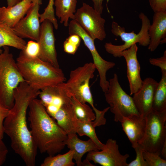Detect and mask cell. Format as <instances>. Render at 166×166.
I'll list each match as a JSON object with an SVG mask.
<instances>
[{
    "instance_id": "15",
    "label": "cell",
    "mask_w": 166,
    "mask_h": 166,
    "mask_svg": "<svg viewBox=\"0 0 166 166\" xmlns=\"http://www.w3.org/2000/svg\"><path fill=\"white\" fill-rule=\"evenodd\" d=\"M138 49L136 44H134L122 51L120 54L121 57H124L126 62L127 77L131 95H133L140 89L143 82L140 77V67L137 56Z\"/></svg>"
},
{
    "instance_id": "5",
    "label": "cell",
    "mask_w": 166,
    "mask_h": 166,
    "mask_svg": "<svg viewBox=\"0 0 166 166\" xmlns=\"http://www.w3.org/2000/svg\"><path fill=\"white\" fill-rule=\"evenodd\" d=\"M0 53V104L10 109L14 101V92L24 80L8 46Z\"/></svg>"
},
{
    "instance_id": "11",
    "label": "cell",
    "mask_w": 166,
    "mask_h": 166,
    "mask_svg": "<svg viewBox=\"0 0 166 166\" xmlns=\"http://www.w3.org/2000/svg\"><path fill=\"white\" fill-rule=\"evenodd\" d=\"M129 155L121 154L116 140L109 139L100 151L88 152L86 159L102 166H128L127 159Z\"/></svg>"
},
{
    "instance_id": "32",
    "label": "cell",
    "mask_w": 166,
    "mask_h": 166,
    "mask_svg": "<svg viewBox=\"0 0 166 166\" xmlns=\"http://www.w3.org/2000/svg\"><path fill=\"white\" fill-rule=\"evenodd\" d=\"M148 0L154 13L166 11V0Z\"/></svg>"
},
{
    "instance_id": "20",
    "label": "cell",
    "mask_w": 166,
    "mask_h": 166,
    "mask_svg": "<svg viewBox=\"0 0 166 166\" xmlns=\"http://www.w3.org/2000/svg\"><path fill=\"white\" fill-rule=\"evenodd\" d=\"M65 144L73 152V159L77 166H83L81 159L86 153L99 151L96 144L91 139L84 141L79 139L76 134L68 137Z\"/></svg>"
},
{
    "instance_id": "29",
    "label": "cell",
    "mask_w": 166,
    "mask_h": 166,
    "mask_svg": "<svg viewBox=\"0 0 166 166\" xmlns=\"http://www.w3.org/2000/svg\"><path fill=\"white\" fill-rule=\"evenodd\" d=\"M22 51L29 57H38L40 52V45L38 42L30 41L26 43L25 49Z\"/></svg>"
},
{
    "instance_id": "36",
    "label": "cell",
    "mask_w": 166,
    "mask_h": 166,
    "mask_svg": "<svg viewBox=\"0 0 166 166\" xmlns=\"http://www.w3.org/2000/svg\"><path fill=\"white\" fill-rule=\"evenodd\" d=\"M81 39L80 37L77 34L70 35V36L66 39L68 42L78 47L80 45Z\"/></svg>"
},
{
    "instance_id": "14",
    "label": "cell",
    "mask_w": 166,
    "mask_h": 166,
    "mask_svg": "<svg viewBox=\"0 0 166 166\" xmlns=\"http://www.w3.org/2000/svg\"><path fill=\"white\" fill-rule=\"evenodd\" d=\"M158 82L152 78L147 77L143 81L141 87L132 97L139 114L145 117L152 109L154 94Z\"/></svg>"
},
{
    "instance_id": "13",
    "label": "cell",
    "mask_w": 166,
    "mask_h": 166,
    "mask_svg": "<svg viewBox=\"0 0 166 166\" xmlns=\"http://www.w3.org/2000/svg\"><path fill=\"white\" fill-rule=\"evenodd\" d=\"M40 5L33 4L26 14L12 29L15 33L23 39L27 38L38 42L40 35Z\"/></svg>"
},
{
    "instance_id": "35",
    "label": "cell",
    "mask_w": 166,
    "mask_h": 166,
    "mask_svg": "<svg viewBox=\"0 0 166 166\" xmlns=\"http://www.w3.org/2000/svg\"><path fill=\"white\" fill-rule=\"evenodd\" d=\"M63 48L64 51L66 53L74 54L76 52L78 47L66 39L63 43Z\"/></svg>"
},
{
    "instance_id": "33",
    "label": "cell",
    "mask_w": 166,
    "mask_h": 166,
    "mask_svg": "<svg viewBox=\"0 0 166 166\" xmlns=\"http://www.w3.org/2000/svg\"><path fill=\"white\" fill-rule=\"evenodd\" d=\"M10 109L0 104V137L2 139L4 133V121L9 114Z\"/></svg>"
},
{
    "instance_id": "40",
    "label": "cell",
    "mask_w": 166,
    "mask_h": 166,
    "mask_svg": "<svg viewBox=\"0 0 166 166\" xmlns=\"http://www.w3.org/2000/svg\"><path fill=\"white\" fill-rule=\"evenodd\" d=\"M32 1L33 4L38 3L40 5L42 4V0H32Z\"/></svg>"
},
{
    "instance_id": "8",
    "label": "cell",
    "mask_w": 166,
    "mask_h": 166,
    "mask_svg": "<svg viewBox=\"0 0 166 166\" xmlns=\"http://www.w3.org/2000/svg\"><path fill=\"white\" fill-rule=\"evenodd\" d=\"M109 86L104 93L106 101L109 105L110 111L114 115V120L121 122L124 118L140 115L134 103L132 97L122 89L117 74L109 80Z\"/></svg>"
},
{
    "instance_id": "18",
    "label": "cell",
    "mask_w": 166,
    "mask_h": 166,
    "mask_svg": "<svg viewBox=\"0 0 166 166\" xmlns=\"http://www.w3.org/2000/svg\"><path fill=\"white\" fill-rule=\"evenodd\" d=\"M32 0H22L10 7H0V21L12 28L26 14L33 5Z\"/></svg>"
},
{
    "instance_id": "37",
    "label": "cell",
    "mask_w": 166,
    "mask_h": 166,
    "mask_svg": "<svg viewBox=\"0 0 166 166\" xmlns=\"http://www.w3.org/2000/svg\"><path fill=\"white\" fill-rule=\"evenodd\" d=\"M104 0H92L93 3V8L101 14L102 13L103 7V2Z\"/></svg>"
},
{
    "instance_id": "12",
    "label": "cell",
    "mask_w": 166,
    "mask_h": 166,
    "mask_svg": "<svg viewBox=\"0 0 166 166\" xmlns=\"http://www.w3.org/2000/svg\"><path fill=\"white\" fill-rule=\"evenodd\" d=\"M53 26L52 23L47 19L44 21L41 25L39 37L38 42L40 47L38 57L56 67L59 68Z\"/></svg>"
},
{
    "instance_id": "24",
    "label": "cell",
    "mask_w": 166,
    "mask_h": 166,
    "mask_svg": "<svg viewBox=\"0 0 166 166\" xmlns=\"http://www.w3.org/2000/svg\"><path fill=\"white\" fill-rule=\"evenodd\" d=\"M95 128L93 121H83L77 119L76 127V133L80 136H88L96 144L99 150H101L104 148L105 144L102 143L98 139Z\"/></svg>"
},
{
    "instance_id": "30",
    "label": "cell",
    "mask_w": 166,
    "mask_h": 166,
    "mask_svg": "<svg viewBox=\"0 0 166 166\" xmlns=\"http://www.w3.org/2000/svg\"><path fill=\"white\" fill-rule=\"evenodd\" d=\"M133 148L136 152V158L134 160L128 164V166H148L143 156V149L139 144Z\"/></svg>"
},
{
    "instance_id": "23",
    "label": "cell",
    "mask_w": 166,
    "mask_h": 166,
    "mask_svg": "<svg viewBox=\"0 0 166 166\" xmlns=\"http://www.w3.org/2000/svg\"><path fill=\"white\" fill-rule=\"evenodd\" d=\"M152 109L158 112L166 110V73H162L161 79L155 90Z\"/></svg>"
},
{
    "instance_id": "16",
    "label": "cell",
    "mask_w": 166,
    "mask_h": 166,
    "mask_svg": "<svg viewBox=\"0 0 166 166\" xmlns=\"http://www.w3.org/2000/svg\"><path fill=\"white\" fill-rule=\"evenodd\" d=\"M122 129L133 148L142 139L144 135L146 117L135 115L124 118L121 122Z\"/></svg>"
},
{
    "instance_id": "3",
    "label": "cell",
    "mask_w": 166,
    "mask_h": 166,
    "mask_svg": "<svg viewBox=\"0 0 166 166\" xmlns=\"http://www.w3.org/2000/svg\"><path fill=\"white\" fill-rule=\"evenodd\" d=\"M16 63L25 82L33 88L41 90L64 82L65 75L61 69L43 61L38 57H29L22 50Z\"/></svg>"
},
{
    "instance_id": "9",
    "label": "cell",
    "mask_w": 166,
    "mask_h": 166,
    "mask_svg": "<svg viewBox=\"0 0 166 166\" xmlns=\"http://www.w3.org/2000/svg\"><path fill=\"white\" fill-rule=\"evenodd\" d=\"M68 26L69 34L78 35L90 52L93 60V63L99 74L100 86L102 91H106L109 86V81L106 79V73L109 69L115 66V63L107 61L101 57L95 46V40L75 20L72 19L69 24Z\"/></svg>"
},
{
    "instance_id": "21",
    "label": "cell",
    "mask_w": 166,
    "mask_h": 166,
    "mask_svg": "<svg viewBox=\"0 0 166 166\" xmlns=\"http://www.w3.org/2000/svg\"><path fill=\"white\" fill-rule=\"evenodd\" d=\"M26 43L23 39L15 33L11 27L0 21V53L3 51L1 48L4 46H11L24 50Z\"/></svg>"
},
{
    "instance_id": "27",
    "label": "cell",
    "mask_w": 166,
    "mask_h": 166,
    "mask_svg": "<svg viewBox=\"0 0 166 166\" xmlns=\"http://www.w3.org/2000/svg\"><path fill=\"white\" fill-rule=\"evenodd\" d=\"M54 0H49L47 6L44 9V11L41 14H40L39 18L40 22L47 19L49 21L53 24L55 29L58 28V24L56 19L53 8Z\"/></svg>"
},
{
    "instance_id": "28",
    "label": "cell",
    "mask_w": 166,
    "mask_h": 166,
    "mask_svg": "<svg viewBox=\"0 0 166 166\" xmlns=\"http://www.w3.org/2000/svg\"><path fill=\"white\" fill-rule=\"evenodd\" d=\"M143 155L148 166H166V160L161 157L160 155L158 153L143 150Z\"/></svg>"
},
{
    "instance_id": "39",
    "label": "cell",
    "mask_w": 166,
    "mask_h": 166,
    "mask_svg": "<svg viewBox=\"0 0 166 166\" xmlns=\"http://www.w3.org/2000/svg\"><path fill=\"white\" fill-rule=\"evenodd\" d=\"M89 161L85 159L83 162V166H94L89 162Z\"/></svg>"
},
{
    "instance_id": "22",
    "label": "cell",
    "mask_w": 166,
    "mask_h": 166,
    "mask_svg": "<svg viewBox=\"0 0 166 166\" xmlns=\"http://www.w3.org/2000/svg\"><path fill=\"white\" fill-rule=\"evenodd\" d=\"M77 0H55V14L64 26H68L69 19H73L76 10Z\"/></svg>"
},
{
    "instance_id": "1",
    "label": "cell",
    "mask_w": 166,
    "mask_h": 166,
    "mask_svg": "<svg viewBox=\"0 0 166 166\" xmlns=\"http://www.w3.org/2000/svg\"><path fill=\"white\" fill-rule=\"evenodd\" d=\"M40 92L25 81L20 83L14 91V105L3 123L4 132L10 139L12 148L27 166L35 165L38 149L27 127V111Z\"/></svg>"
},
{
    "instance_id": "34",
    "label": "cell",
    "mask_w": 166,
    "mask_h": 166,
    "mask_svg": "<svg viewBox=\"0 0 166 166\" xmlns=\"http://www.w3.org/2000/svg\"><path fill=\"white\" fill-rule=\"evenodd\" d=\"M2 139L0 137V166L5 163L8 153L7 148Z\"/></svg>"
},
{
    "instance_id": "10",
    "label": "cell",
    "mask_w": 166,
    "mask_h": 166,
    "mask_svg": "<svg viewBox=\"0 0 166 166\" xmlns=\"http://www.w3.org/2000/svg\"><path fill=\"white\" fill-rule=\"evenodd\" d=\"M101 14L85 3L77 9L74 14L73 20L94 39L103 41L106 34L105 28V20Z\"/></svg>"
},
{
    "instance_id": "38",
    "label": "cell",
    "mask_w": 166,
    "mask_h": 166,
    "mask_svg": "<svg viewBox=\"0 0 166 166\" xmlns=\"http://www.w3.org/2000/svg\"><path fill=\"white\" fill-rule=\"evenodd\" d=\"M22 0H6L7 3V7L13 6L17 4Z\"/></svg>"
},
{
    "instance_id": "26",
    "label": "cell",
    "mask_w": 166,
    "mask_h": 166,
    "mask_svg": "<svg viewBox=\"0 0 166 166\" xmlns=\"http://www.w3.org/2000/svg\"><path fill=\"white\" fill-rule=\"evenodd\" d=\"M73 151L71 150L64 154L49 156L46 157L41 166H73Z\"/></svg>"
},
{
    "instance_id": "17",
    "label": "cell",
    "mask_w": 166,
    "mask_h": 166,
    "mask_svg": "<svg viewBox=\"0 0 166 166\" xmlns=\"http://www.w3.org/2000/svg\"><path fill=\"white\" fill-rule=\"evenodd\" d=\"M148 32L149 43L148 48L153 52L157 48L161 40L166 38V11L154 13Z\"/></svg>"
},
{
    "instance_id": "7",
    "label": "cell",
    "mask_w": 166,
    "mask_h": 166,
    "mask_svg": "<svg viewBox=\"0 0 166 166\" xmlns=\"http://www.w3.org/2000/svg\"><path fill=\"white\" fill-rule=\"evenodd\" d=\"M146 119L144 135L138 144L144 150L157 153L160 156L166 142V110L158 112L152 109Z\"/></svg>"
},
{
    "instance_id": "31",
    "label": "cell",
    "mask_w": 166,
    "mask_h": 166,
    "mask_svg": "<svg viewBox=\"0 0 166 166\" xmlns=\"http://www.w3.org/2000/svg\"><path fill=\"white\" fill-rule=\"evenodd\" d=\"M150 63L152 65L160 67L162 73H166V51L163 56L157 58H150Z\"/></svg>"
},
{
    "instance_id": "4",
    "label": "cell",
    "mask_w": 166,
    "mask_h": 166,
    "mask_svg": "<svg viewBox=\"0 0 166 166\" xmlns=\"http://www.w3.org/2000/svg\"><path fill=\"white\" fill-rule=\"evenodd\" d=\"M96 69L93 62L85 63L71 70L67 82L60 83L59 85L69 97H73L82 103H89L97 114L99 110L94 106L89 85Z\"/></svg>"
},
{
    "instance_id": "6",
    "label": "cell",
    "mask_w": 166,
    "mask_h": 166,
    "mask_svg": "<svg viewBox=\"0 0 166 166\" xmlns=\"http://www.w3.org/2000/svg\"><path fill=\"white\" fill-rule=\"evenodd\" d=\"M139 17L142 22L141 29L138 34L133 31L127 32L124 27L120 26L116 22L113 21L111 25V31L114 35L119 37L124 43L121 45H115L111 42H106L104 47L106 51L115 57H120L121 53L134 44L138 43L143 46H148L149 43L148 30L151 24L148 17L143 13L139 14Z\"/></svg>"
},
{
    "instance_id": "2",
    "label": "cell",
    "mask_w": 166,
    "mask_h": 166,
    "mask_svg": "<svg viewBox=\"0 0 166 166\" xmlns=\"http://www.w3.org/2000/svg\"><path fill=\"white\" fill-rule=\"evenodd\" d=\"M30 131L38 149L54 156L65 148L68 136L46 111L41 100L33 99L29 107Z\"/></svg>"
},
{
    "instance_id": "25",
    "label": "cell",
    "mask_w": 166,
    "mask_h": 166,
    "mask_svg": "<svg viewBox=\"0 0 166 166\" xmlns=\"http://www.w3.org/2000/svg\"><path fill=\"white\" fill-rule=\"evenodd\" d=\"M70 98L77 119L83 121H93L95 118V114L93 109L86 103H82L73 97Z\"/></svg>"
},
{
    "instance_id": "19",
    "label": "cell",
    "mask_w": 166,
    "mask_h": 166,
    "mask_svg": "<svg viewBox=\"0 0 166 166\" xmlns=\"http://www.w3.org/2000/svg\"><path fill=\"white\" fill-rule=\"evenodd\" d=\"M68 137L76 134V127L77 119L70 100L63 104L52 117Z\"/></svg>"
}]
</instances>
